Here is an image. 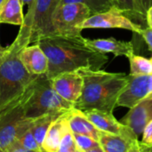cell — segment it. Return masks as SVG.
I'll return each mask as SVG.
<instances>
[{
	"instance_id": "obj_1",
	"label": "cell",
	"mask_w": 152,
	"mask_h": 152,
	"mask_svg": "<svg viewBox=\"0 0 152 152\" xmlns=\"http://www.w3.org/2000/svg\"><path fill=\"white\" fill-rule=\"evenodd\" d=\"M35 43L42 48L48 59L46 75L49 78L80 69H102L109 61L107 54L90 46L82 35L52 33L41 37Z\"/></svg>"
},
{
	"instance_id": "obj_2",
	"label": "cell",
	"mask_w": 152,
	"mask_h": 152,
	"mask_svg": "<svg viewBox=\"0 0 152 152\" xmlns=\"http://www.w3.org/2000/svg\"><path fill=\"white\" fill-rule=\"evenodd\" d=\"M83 77V90L74 108L82 111L100 110L113 112L117 102L129 82L125 73H110L103 69L77 70Z\"/></svg>"
},
{
	"instance_id": "obj_3",
	"label": "cell",
	"mask_w": 152,
	"mask_h": 152,
	"mask_svg": "<svg viewBox=\"0 0 152 152\" xmlns=\"http://www.w3.org/2000/svg\"><path fill=\"white\" fill-rule=\"evenodd\" d=\"M30 44V37L20 27L15 40L0 58V111L18 101L37 76L30 74L20 58V52Z\"/></svg>"
},
{
	"instance_id": "obj_4",
	"label": "cell",
	"mask_w": 152,
	"mask_h": 152,
	"mask_svg": "<svg viewBox=\"0 0 152 152\" xmlns=\"http://www.w3.org/2000/svg\"><path fill=\"white\" fill-rule=\"evenodd\" d=\"M24 115L27 118L35 119L47 113L69 111L74 105L64 100L54 90L52 79L46 74L37 76L21 96Z\"/></svg>"
},
{
	"instance_id": "obj_5",
	"label": "cell",
	"mask_w": 152,
	"mask_h": 152,
	"mask_svg": "<svg viewBox=\"0 0 152 152\" xmlns=\"http://www.w3.org/2000/svg\"><path fill=\"white\" fill-rule=\"evenodd\" d=\"M61 0H33L24 16V27L30 37V44L41 37L53 33V15ZM21 27V26H20Z\"/></svg>"
},
{
	"instance_id": "obj_6",
	"label": "cell",
	"mask_w": 152,
	"mask_h": 152,
	"mask_svg": "<svg viewBox=\"0 0 152 152\" xmlns=\"http://www.w3.org/2000/svg\"><path fill=\"white\" fill-rule=\"evenodd\" d=\"M31 125V119L24 115L21 97L0 111V152L8 147Z\"/></svg>"
},
{
	"instance_id": "obj_7",
	"label": "cell",
	"mask_w": 152,
	"mask_h": 152,
	"mask_svg": "<svg viewBox=\"0 0 152 152\" xmlns=\"http://www.w3.org/2000/svg\"><path fill=\"white\" fill-rule=\"evenodd\" d=\"M93 12L87 5L82 3L61 4L53 15V33L62 35H82L80 25Z\"/></svg>"
},
{
	"instance_id": "obj_8",
	"label": "cell",
	"mask_w": 152,
	"mask_h": 152,
	"mask_svg": "<svg viewBox=\"0 0 152 152\" xmlns=\"http://www.w3.org/2000/svg\"><path fill=\"white\" fill-rule=\"evenodd\" d=\"M80 28H123L141 36L144 28L134 22L118 7L113 6L105 12L89 16L82 22Z\"/></svg>"
},
{
	"instance_id": "obj_9",
	"label": "cell",
	"mask_w": 152,
	"mask_h": 152,
	"mask_svg": "<svg viewBox=\"0 0 152 152\" xmlns=\"http://www.w3.org/2000/svg\"><path fill=\"white\" fill-rule=\"evenodd\" d=\"M128 77L129 82L117 102L118 107L130 109L140 101L152 96V75H128Z\"/></svg>"
},
{
	"instance_id": "obj_10",
	"label": "cell",
	"mask_w": 152,
	"mask_h": 152,
	"mask_svg": "<svg viewBox=\"0 0 152 152\" xmlns=\"http://www.w3.org/2000/svg\"><path fill=\"white\" fill-rule=\"evenodd\" d=\"M51 79L54 90L64 100L74 105L80 98L84 82L77 70L62 72Z\"/></svg>"
},
{
	"instance_id": "obj_11",
	"label": "cell",
	"mask_w": 152,
	"mask_h": 152,
	"mask_svg": "<svg viewBox=\"0 0 152 152\" xmlns=\"http://www.w3.org/2000/svg\"><path fill=\"white\" fill-rule=\"evenodd\" d=\"M134 134H115L102 132L99 142L104 152H142V145Z\"/></svg>"
},
{
	"instance_id": "obj_12",
	"label": "cell",
	"mask_w": 152,
	"mask_h": 152,
	"mask_svg": "<svg viewBox=\"0 0 152 152\" xmlns=\"http://www.w3.org/2000/svg\"><path fill=\"white\" fill-rule=\"evenodd\" d=\"M152 119V96L140 101L120 119V122L129 126L139 137L147 124Z\"/></svg>"
},
{
	"instance_id": "obj_13",
	"label": "cell",
	"mask_w": 152,
	"mask_h": 152,
	"mask_svg": "<svg viewBox=\"0 0 152 152\" xmlns=\"http://www.w3.org/2000/svg\"><path fill=\"white\" fill-rule=\"evenodd\" d=\"M83 112L86 118L102 132L115 134L134 133L129 126L117 120L113 115V112L100 110H89Z\"/></svg>"
},
{
	"instance_id": "obj_14",
	"label": "cell",
	"mask_w": 152,
	"mask_h": 152,
	"mask_svg": "<svg viewBox=\"0 0 152 152\" xmlns=\"http://www.w3.org/2000/svg\"><path fill=\"white\" fill-rule=\"evenodd\" d=\"M20 58L27 70L34 75L46 74L48 70V59L42 48L36 43L26 45L20 52Z\"/></svg>"
},
{
	"instance_id": "obj_15",
	"label": "cell",
	"mask_w": 152,
	"mask_h": 152,
	"mask_svg": "<svg viewBox=\"0 0 152 152\" xmlns=\"http://www.w3.org/2000/svg\"><path fill=\"white\" fill-rule=\"evenodd\" d=\"M86 42L97 51L104 53H111L115 57L126 56L128 58L134 53V46L132 42L117 40L114 37L98 39L86 38Z\"/></svg>"
},
{
	"instance_id": "obj_16",
	"label": "cell",
	"mask_w": 152,
	"mask_h": 152,
	"mask_svg": "<svg viewBox=\"0 0 152 152\" xmlns=\"http://www.w3.org/2000/svg\"><path fill=\"white\" fill-rule=\"evenodd\" d=\"M68 123L73 134L91 136L99 141L101 131L86 118L83 111L73 108L68 114Z\"/></svg>"
},
{
	"instance_id": "obj_17",
	"label": "cell",
	"mask_w": 152,
	"mask_h": 152,
	"mask_svg": "<svg viewBox=\"0 0 152 152\" xmlns=\"http://www.w3.org/2000/svg\"><path fill=\"white\" fill-rule=\"evenodd\" d=\"M69 111L61 116L50 126L42 143V151L44 152L59 151L61 139L68 125V114Z\"/></svg>"
},
{
	"instance_id": "obj_18",
	"label": "cell",
	"mask_w": 152,
	"mask_h": 152,
	"mask_svg": "<svg viewBox=\"0 0 152 152\" xmlns=\"http://www.w3.org/2000/svg\"><path fill=\"white\" fill-rule=\"evenodd\" d=\"M116 7L121 10L134 22L147 27L146 13L147 11L142 0H111Z\"/></svg>"
},
{
	"instance_id": "obj_19",
	"label": "cell",
	"mask_w": 152,
	"mask_h": 152,
	"mask_svg": "<svg viewBox=\"0 0 152 152\" xmlns=\"http://www.w3.org/2000/svg\"><path fill=\"white\" fill-rule=\"evenodd\" d=\"M20 0H4L0 5V23L22 26L24 15Z\"/></svg>"
},
{
	"instance_id": "obj_20",
	"label": "cell",
	"mask_w": 152,
	"mask_h": 152,
	"mask_svg": "<svg viewBox=\"0 0 152 152\" xmlns=\"http://www.w3.org/2000/svg\"><path fill=\"white\" fill-rule=\"evenodd\" d=\"M68 111H55L47 113L35 119H31V131L42 149V143L45 137V134L50 127V126L61 116L67 113Z\"/></svg>"
},
{
	"instance_id": "obj_21",
	"label": "cell",
	"mask_w": 152,
	"mask_h": 152,
	"mask_svg": "<svg viewBox=\"0 0 152 152\" xmlns=\"http://www.w3.org/2000/svg\"><path fill=\"white\" fill-rule=\"evenodd\" d=\"M130 65L131 76H144L152 75V57L145 58L135 53L127 58Z\"/></svg>"
},
{
	"instance_id": "obj_22",
	"label": "cell",
	"mask_w": 152,
	"mask_h": 152,
	"mask_svg": "<svg viewBox=\"0 0 152 152\" xmlns=\"http://www.w3.org/2000/svg\"><path fill=\"white\" fill-rule=\"evenodd\" d=\"M74 137L79 152H104L99 141L91 136L74 134Z\"/></svg>"
},
{
	"instance_id": "obj_23",
	"label": "cell",
	"mask_w": 152,
	"mask_h": 152,
	"mask_svg": "<svg viewBox=\"0 0 152 152\" xmlns=\"http://www.w3.org/2000/svg\"><path fill=\"white\" fill-rule=\"evenodd\" d=\"M66 3H82L89 7L93 14L105 12L115 6L111 0H61V4Z\"/></svg>"
},
{
	"instance_id": "obj_24",
	"label": "cell",
	"mask_w": 152,
	"mask_h": 152,
	"mask_svg": "<svg viewBox=\"0 0 152 152\" xmlns=\"http://www.w3.org/2000/svg\"><path fill=\"white\" fill-rule=\"evenodd\" d=\"M58 152H79L76 140L74 137V134L71 131L69 123L64 130V133L62 134V137L61 139L59 151Z\"/></svg>"
},
{
	"instance_id": "obj_25",
	"label": "cell",
	"mask_w": 152,
	"mask_h": 152,
	"mask_svg": "<svg viewBox=\"0 0 152 152\" xmlns=\"http://www.w3.org/2000/svg\"><path fill=\"white\" fill-rule=\"evenodd\" d=\"M17 139L22 143V145L28 151V152H42L41 147L37 143L31 131V125L28 129H26L23 133H21Z\"/></svg>"
},
{
	"instance_id": "obj_26",
	"label": "cell",
	"mask_w": 152,
	"mask_h": 152,
	"mask_svg": "<svg viewBox=\"0 0 152 152\" xmlns=\"http://www.w3.org/2000/svg\"><path fill=\"white\" fill-rule=\"evenodd\" d=\"M142 151L143 152L147 148L152 146V119L147 124L143 132H142Z\"/></svg>"
},
{
	"instance_id": "obj_27",
	"label": "cell",
	"mask_w": 152,
	"mask_h": 152,
	"mask_svg": "<svg viewBox=\"0 0 152 152\" xmlns=\"http://www.w3.org/2000/svg\"><path fill=\"white\" fill-rule=\"evenodd\" d=\"M141 37L144 39L145 43L147 44L150 51L152 52V28L150 27H146L143 28L142 34H141Z\"/></svg>"
},
{
	"instance_id": "obj_28",
	"label": "cell",
	"mask_w": 152,
	"mask_h": 152,
	"mask_svg": "<svg viewBox=\"0 0 152 152\" xmlns=\"http://www.w3.org/2000/svg\"><path fill=\"white\" fill-rule=\"evenodd\" d=\"M6 152H28V151L22 145V143L16 139L6 150Z\"/></svg>"
},
{
	"instance_id": "obj_29",
	"label": "cell",
	"mask_w": 152,
	"mask_h": 152,
	"mask_svg": "<svg viewBox=\"0 0 152 152\" xmlns=\"http://www.w3.org/2000/svg\"><path fill=\"white\" fill-rule=\"evenodd\" d=\"M146 21H147V26L152 28V4L151 5V7L147 10Z\"/></svg>"
},
{
	"instance_id": "obj_30",
	"label": "cell",
	"mask_w": 152,
	"mask_h": 152,
	"mask_svg": "<svg viewBox=\"0 0 152 152\" xmlns=\"http://www.w3.org/2000/svg\"><path fill=\"white\" fill-rule=\"evenodd\" d=\"M142 4H143V5L145 7L146 11L151 7V5L152 4V0H142Z\"/></svg>"
},
{
	"instance_id": "obj_31",
	"label": "cell",
	"mask_w": 152,
	"mask_h": 152,
	"mask_svg": "<svg viewBox=\"0 0 152 152\" xmlns=\"http://www.w3.org/2000/svg\"><path fill=\"white\" fill-rule=\"evenodd\" d=\"M20 2L22 3V4L24 5V4H28V5H29V4H31V3L33 2V0H20Z\"/></svg>"
},
{
	"instance_id": "obj_32",
	"label": "cell",
	"mask_w": 152,
	"mask_h": 152,
	"mask_svg": "<svg viewBox=\"0 0 152 152\" xmlns=\"http://www.w3.org/2000/svg\"><path fill=\"white\" fill-rule=\"evenodd\" d=\"M5 48H6V47H3V46L1 45V43H0V58H1V56L4 54V51H5Z\"/></svg>"
},
{
	"instance_id": "obj_33",
	"label": "cell",
	"mask_w": 152,
	"mask_h": 152,
	"mask_svg": "<svg viewBox=\"0 0 152 152\" xmlns=\"http://www.w3.org/2000/svg\"><path fill=\"white\" fill-rule=\"evenodd\" d=\"M143 152H152V146L151 147H149V148H147L145 151Z\"/></svg>"
},
{
	"instance_id": "obj_34",
	"label": "cell",
	"mask_w": 152,
	"mask_h": 152,
	"mask_svg": "<svg viewBox=\"0 0 152 152\" xmlns=\"http://www.w3.org/2000/svg\"><path fill=\"white\" fill-rule=\"evenodd\" d=\"M3 1H4V0H0V5H1V4L3 3Z\"/></svg>"
}]
</instances>
